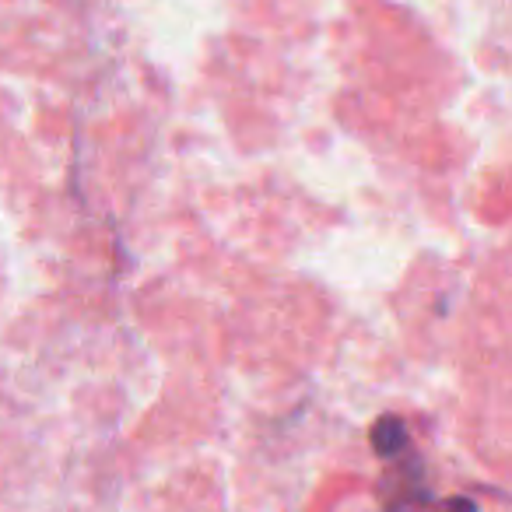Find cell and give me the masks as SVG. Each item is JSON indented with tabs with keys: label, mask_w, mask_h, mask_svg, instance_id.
Segmentation results:
<instances>
[{
	"label": "cell",
	"mask_w": 512,
	"mask_h": 512,
	"mask_svg": "<svg viewBox=\"0 0 512 512\" xmlns=\"http://www.w3.org/2000/svg\"><path fill=\"white\" fill-rule=\"evenodd\" d=\"M372 446H376L379 456H397L400 449L407 446V428L404 421L397 418H383L376 428H372Z\"/></svg>",
	"instance_id": "obj_1"
},
{
	"label": "cell",
	"mask_w": 512,
	"mask_h": 512,
	"mask_svg": "<svg viewBox=\"0 0 512 512\" xmlns=\"http://www.w3.org/2000/svg\"><path fill=\"white\" fill-rule=\"evenodd\" d=\"M446 512H456V502H449V505H446Z\"/></svg>",
	"instance_id": "obj_2"
}]
</instances>
